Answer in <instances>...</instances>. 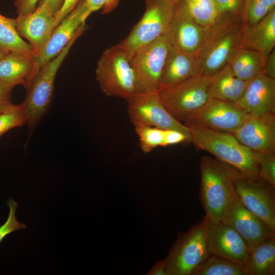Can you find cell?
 I'll use <instances>...</instances> for the list:
<instances>
[{"label": "cell", "mask_w": 275, "mask_h": 275, "mask_svg": "<svg viewBox=\"0 0 275 275\" xmlns=\"http://www.w3.org/2000/svg\"><path fill=\"white\" fill-rule=\"evenodd\" d=\"M244 26L241 16L222 15L207 28L196 54L199 75L212 77L227 64L233 51L241 46Z\"/></svg>", "instance_id": "cell-1"}, {"label": "cell", "mask_w": 275, "mask_h": 275, "mask_svg": "<svg viewBox=\"0 0 275 275\" xmlns=\"http://www.w3.org/2000/svg\"><path fill=\"white\" fill-rule=\"evenodd\" d=\"M190 142L215 156L245 176L259 177V166L254 153L241 144L231 133L209 128L188 126Z\"/></svg>", "instance_id": "cell-2"}, {"label": "cell", "mask_w": 275, "mask_h": 275, "mask_svg": "<svg viewBox=\"0 0 275 275\" xmlns=\"http://www.w3.org/2000/svg\"><path fill=\"white\" fill-rule=\"evenodd\" d=\"M87 28L85 22L81 24L62 51L39 68L26 90V95L22 103L28 114L26 125L30 136H31L34 129L50 106L55 78L58 70L75 41Z\"/></svg>", "instance_id": "cell-3"}, {"label": "cell", "mask_w": 275, "mask_h": 275, "mask_svg": "<svg viewBox=\"0 0 275 275\" xmlns=\"http://www.w3.org/2000/svg\"><path fill=\"white\" fill-rule=\"evenodd\" d=\"M95 75L100 89L107 96L126 100L139 93L131 56L119 44L102 52Z\"/></svg>", "instance_id": "cell-4"}, {"label": "cell", "mask_w": 275, "mask_h": 275, "mask_svg": "<svg viewBox=\"0 0 275 275\" xmlns=\"http://www.w3.org/2000/svg\"><path fill=\"white\" fill-rule=\"evenodd\" d=\"M200 201L205 216L221 221L234 191L230 166L208 156L200 161Z\"/></svg>", "instance_id": "cell-5"}, {"label": "cell", "mask_w": 275, "mask_h": 275, "mask_svg": "<svg viewBox=\"0 0 275 275\" xmlns=\"http://www.w3.org/2000/svg\"><path fill=\"white\" fill-rule=\"evenodd\" d=\"M175 4L164 0H145L144 13L129 35L119 43L132 54L168 33Z\"/></svg>", "instance_id": "cell-6"}, {"label": "cell", "mask_w": 275, "mask_h": 275, "mask_svg": "<svg viewBox=\"0 0 275 275\" xmlns=\"http://www.w3.org/2000/svg\"><path fill=\"white\" fill-rule=\"evenodd\" d=\"M211 77L197 75L158 91L168 111L184 122L201 108L209 99Z\"/></svg>", "instance_id": "cell-7"}, {"label": "cell", "mask_w": 275, "mask_h": 275, "mask_svg": "<svg viewBox=\"0 0 275 275\" xmlns=\"http://www.w3.org/2000/svg\"><path fill=\"white\" fill-rule=\"evenodd\" d=\"M210 255L203 220L180 235L164 260L167 275H191Z\"/></svg>", "instance_id": "cell-8"}, {"label": "cell", "mask_w": 275, "mask_h": 275, "mask_svg": "<svg viewBox=\"0 0 275 275\" xmlns=\"http://www.w3.org/2000/svg\"><path fill=\"white\" fill-rule=\"evenodd\" d=\"M171 45L167 33L132 54V64L139 93L158 92L162 73Z\"/></svg>", "instance_id": "cell-9"}, {"label": "cell", "mask_w": 275, "mask_h": 275, "mask_svg": "<svg viewBox=\"0 0 275 275\" xmlns=\"http://www.w3.org/2000/svg\"><path fill=\"white\" fill-rule=\"evenodd\" d=\"M235 192L242 204L275 230V187L245 176L230 166Z\"/></svg>", "instance_id": "cell-10"}, {"label": "cell", "mask_w": 275, "mask_h": 275, "mask_svg": "<svg viewBox=\"0 0 275 275\" xmlns=\"http://www.w3.org/2000/svg\"><path fill=\"white\" fill-rule=\"evenodd\" d=\"M126 101L128 115L133 126L143 125L179 130L186 134L190 142L189 127L168 111L158 92L137 93Z\"/></svg>", "instance_id": "cell-11"}, {"label": "cell", "mask_w": 275, "mask_h": 275, "mask_svg": "<svg viewBox=\"0 0 275 275\" xmlns=\"http://www.w3.org/2000/svg\"><path fill=\"white\" fill-rule=\"evenodd\" d=\"M206 243L210 255L221 257L242 268L249 250L243 238L230 226L205 216Z\"/></svg>", "instance_id": "cell-12"}, {"label": "cell", "mask_w": 275, "mask_h": 275, "mask_svg": "<svg viewBox=\"0 0 275 275\" xmlns=\"http://www.w3.org/2000/svg\"><path fill=\"white\" fill-rule=\"evenodd\" d=\"M221 222L238 232L246 243L249 252L260 243L275 236V230L247 209L235 190L229 199Z\"/></svg>", "instance_id": "cell-13"}, {"label": "cell", "mask_w": 275, "mask_h": 275, "mask_svg": "<svg viewBox=\"0 0 275 275\" xmlns=\"http://www.w3.org/2000/svg\"><path fill=\"white\" fill-rule=\"evenodd\" d=\"M248 116L234 103L209 98L184 124L232 133L244 123Z\"/></svg>", "instance_id": "cell-14"}, {"label": "cell", "mask_w": 275, "mask_h": 275, "mask_svg": "<svg viewBox=\"0 0 275 275\" xmlns=\"http://www.w3.org/2000/svg\"><path fill=\"white\" fill-rule=\"evenodd\" d=\"M231 133L253 152L275 153V113L249 115L244 123Z\"/></svg>", "instance_id": "cell-15"}, {"label": "cell", "mask_w": 275, "mask_h": 275, "mask_svg": "<svg viewBox=\"0 0 275 275\" xmlns=\"http://www.w3.org/2000/svg\"><path fill=\"white\" fill-rule=\"evenodd\" d=\"M91 13L86 0H81L77 3L55 28L43 52L38 58H35V74L43 64L62 51Z\"/></svg>", "instance_id": "cell-16"}, {"label": "cell", "mask_w": 275, "mask_h": 275, "mask_svg": "<svg viewBox=\"0 0 275 275\" xmlns=\"http://www.w3.org/2000/svg\"><path fill=\"white\" fill-rule=\"evenodd\" d=\"M207 28L189 14L183 0L175 4L174 16L168 32L171 45L196 54L203 41Z\"/></svg>", "instance_id": "cell-17"}, {"label": "cell", "mask_w": 275, "mask_h": 275, "mask_svg": "<svg viewBox=\"0 0 275 275\" xmlns=\"http://www.w3.org/2000/svg\"><path fill=\"white\" fill-rule=\"evenodd\" d=\"M19 35L26 39L38 58L47 44L55 29L54 16L41 6L32 13L15 18Z\"/></svg>", "instance_id": "cell-18"}, {"label": "cell", "mask_w": 275, "mask_h": 275, "mask_svg": "<svg viewBox=\"0 0 275 275\" xmlns=\"http://www.w3.org/2000/svg\"><path fill=\"white\" fill-rule=\"evenodd\" d=\"M235 104L250 115L275 113V78L261 72L249 81Z\"/></svg>", "instance_id": "cell-19"}, {"label": "cell", "mask_w": 275, "mask_h": 275, "mask_svg": "<svg viewBox=\"0 0 275 275\" xmlns=\"http://www.w3.org/2000/svg\"><path fill=\"white\" fill-rule=\"evenodd\" d=\"M199 75L196 55L171 45L162 73L159 90Z\"/></svg>", "instance_id": "cell-20"}, {"label": "cell", "mask_w": 275, "mask_h": 275, "mask_svg": "<svg viewBox=\"0 0 275 275\" xmlns=\"http://www.w3.org/2000/svg\"><path fill=\"white\" fill-rule=\"evenodd\" d=\"M35 58L17 52H9L0 59V81L13 88L28 89L36 73Z\"/></svg>", "instance_id": "cell-21"}, {"label": "cell", "mask_w": 275, "mask_h": 275, "mask_svg": "<svg viewBox=\"0 0 275 275\" xmlns=\"http://www.w3.org/2000/svg\"><path fill=\"white\" fill-rule=\"evenodd\" d=\"M267 57L275 46V9L254 25L245 24L241 46Z\"/></svg>", "instance_id": "cell-22"}, {"label": "cell", "mask_w": 275, "mask_h": 275, "mask_svg": "<svg viewBox=\"0 0 275 275\" xmlns=\"http://www.w3.org/2000/svg\"><path fill=\"white\" fill-rule=\"evenodd\" d=\"M249 81L238 78L227 64L211 77L209 87V98L233 103L242 96Z\"/></svg>", "instance_id": "cell-23"}, {"label": "cell", "mask_w": 275, "mask_h": 275, "mask_svg": "<svg viewBox=\"0 0 275 275\" xmlns=\"http://www.w3.org/2000/svg\"><path fill=\"white\" fill-rule=\"evenodd\" d=\"M266 59L258 51L239 46L231 53L227 64L238 78L250 81L264 71Z\"/></svg>", "instance_id": "cell-24"}, {"label": "cell", "mask_w": 275, "mask_h": 275, "mask_svg": "<svg viewBox=\"0 0 275 275\" xmlns=\"http://www.w3.org/2000/svg\"><path fill=\"white\" fill-rule=\"evenodd\" d=\"M242 270L244 275L275 274V236L260 243L249 252Z\"/></svg>", "instance_id": "cell-25"}, {"label": "cell", "mask_w": 275, "mask_h": 275, "mask_svg": "<svg viewBox=\"0 0 275 275\" xmlns=\"http://www.w3.org/2000/svg\"><path fill=\"white\" fill-rule=\"evenodd\" d=\"M0 49L6 52H17L36 58L31 45L18 34L15 18L0 14Z\"/></svg>", "instance_id": "cell-26"}, {"label": "cell", "mask_w": 275, "mask_h": 275, "mask_svg": "<svg viewBox=\"0 0 275 275\" xmlns=\"http://www.w3.org/2000/svg\"><path fill=\"white\" fill-rule=\"evenodd\" d=\"M189 14L199 24L209 27L222 16L215 0H183Z\"/></svg>", "instance_id": "cell-27"}, {"label": "cell", "mask_w": 275, "mask_h": 275, "mask_svg": "<svg viewBox=\"0 0 275 275\" xmlns=\"http://www.w3.org/2000/svg\"><path fill=\"white\" fill-rule=\"evenodd\" d=\"M191 275H244L242 268L221 257L210 255Z\"/></svg>", "instance_id": "cell-28"}, {"label": "cell", "mask_w": 275, "mask_h": 275, "mask_svg": "<svg viewBox=\"0 0 275 275\" xmlns=\"http://www.w3.org/2000/svg\"><path fill=\"white\" fill-rule=\"evenodd\" d=\"M133 126L144 152L148 153L158 147H162L164 129L143 125Z\"/></svg>", "instance_id": "cell-29"}, {"label": "cell", "mask_w": 275, "mask_h": 275, "mask_svg": "<svg viewBox=\"0 0 275 275\" xmlns=\"http://www.w3.org/2000/svg\"><path fill=\"white\" fill-rule=\"evenodd\" d=\"M28 117L22 103L12 104L0 114V138L9 130L26 124Z\"/></svg>", "instance_id": "cell-30"}, {"label": "cell", "mask_w": 275, "mask_h": 275, "mask_svg": "<svg viewBox=\"0 0 275 275\" xmlns=\"http://www.w3.org/2000/svg\"><path fill=\"white\" fill-rule=\"evenodd\" d=\"M259 166V177L275 187V153L254 152Z\"/></svg>", "instance_id": "cell-31"}, {"label": "cell", "mask_w": 275, "mask_h": 275, "mask_svg": "<svg viewBox=\"0 0 275 275\" xmlns=\"http://www.w3.org/2000/svg\"><path fill=\"white\" fill-rule=\"evenodd\" d=\"M268 12L265 0H252L245 12L243 20L246 25L251 26L260 21Z\"/></svg>", "instance_id": "cell-32"}, {"label": "cell", "mask_w": 275, "mask_h": 275, "mask_svg": "<svg viewBox=\"0 0 275 275\" xmlns=\"http://www.w3.org/2000/svg\"><path fill=\"white\" fill-rule=\"evenodd\" d=\"M7 205L10 211L7 221L0 227V242L9 234L26 228L24 224L18 222L16 218L15 213L18 204L10 198L7 201Z\"/></svg>", "instance_id": "cell-33"}, {"label": "cell", "mask_w": 275, "mask_h": 275, "mask_svg": "<svg viewBox=\"0 0 275 275\" xmlns=\"http://www.w3.org/2000/svg\"><path fill=\"white\" fill-rule=\"evenodd\" d=\"M221 15L241 16L242 18V0H215Z\"/></svg>", "instance_id": "cell-34"}, {"label": "cell", "mask_w": 275, "mask_h": 275, "mask_svg": "<svg viewBox=\"0 0 275 275\" xmlns=\"http://www.w3.org/2000/svg\"><path fill=\"white\" fill-rule=\"evenodd\" d=\"M120 1V0H86L92 13L101 9L103 14L113 11L118 6Z\"/></svg>", "instance_id": "cell-35"}, {"label": "cell", "mask_w": 275, "mask_h": 275, "mask_svg": "<svg viewBox=\"0 0 275 275\" xmlns=\"http://www.w3.org/2000/svg\"><path fill=\"white\" fill-rule=\"evenodd\" d=\"M183 142H190L188 138L184 133L174 129L164 130L162 147L173 145Z\"/></svg>", "instance_id": "cell-36"}, {"label": "cell", "mask_w": 275, "mask_h": 275, "mask_svg": "<svg viewBox=\"0 0 275 275\" xmlns=\"http://www.w3.org/2000/svg\"><path fill=\"white\" fill-rule=\"evenodd\" d=\"M40 0H15L14 6L17 16H22L34 12Z\"/></svg>", "instance_id": "cell-37"}, {"label": "cell", "mask_w": 275, "mask_h": 275, "mask_svg": "<svg viewBox=\"0 0 275 275\" xmlns=\"http://www.w3.org/2000/svg\"><path fill=\"white\" fill-rule=\"evenodd\" d=\"M13 87L0 81V114L8 108L13 103L11 95Z\"/></svg>", "instance_id": "cell-38"}, {"label": "cell", "mask_w": 275, "mask_h": 275, "mask_svg": "<svg viewBox=\"0 0 275 275\" xmlns=\"http://www.w3.org/2000/svg\"><path fill=\"white\" fill-rule=\"evenodd\" d=\"M81 0H65L61 9L54 15L55 28L68 15Z\"/></svg>", "instance_id": "cell-39"}, {"label": "cell", "mask_w": 275, "mask_h": 275, "mask_svg": "<svg viewBox=\"0 0 275 275\" xmlns=\"http://www.w3.org/2000/svg\"><path fill=\"white\" fill-rule=\"evenodd\" d=\"M65 0H40L37 6L45 9L51 15L54 16L62 8Z\"/></svg>", "instance_id": "cell-40"}, {"label": "cell", "mask_w": 275, "mask_h": 275, "mask_svg": "<svg viewBox=\"0 0 275 275\" xmlns=\"http://www.w3.org/2000/svg\"><path fill=\"white\" fill-rule=\"evenodd\" d=\"M264 72L275 78V50L273 49L267 56L264 69Z\"/></svg>", "instance_id": "cell-41"}, {"label": "cell", "mask_w": 275, "mask_h": 275, "mask_svg": "<svg viewBox=\"0 0 275 275\" xmlns=\"http://www.w3.org/2000/svg\"><path fill=\"white\" fill-rule=\"evenodd\" d=\"M147 274L167 275L164 260H160L158 261Z\"/></svg>", "instance_id": "cell-42"}, {"label": "cell", "mask_w": 275, "mask_h": 275, "mask_svg": "<svg viewBox=\"0 0 275 275\" xmlns=\"http://www.w3.org/2000/svg\"><path fill=\"white\" fill-rule=\"evenodd\" d=\"M268 6L269 12L275 9V0H265Z\"/></svg>", "instance_id": "cell-43"}, {"label": "cell", "mask_w": 275, "mask_h": 275, "mask_svg": "<svg viewBox=\"0 0 275 275\" xmlns=\"http://www.w3.org/2000/svg\"><path fill=\"white\" fill-rule=\"evenodd\" d=\"M252 0H242V5H243V7H242V19H243V15L245 13V12L249 5V4L251 3V2L252 1Z\"/></svg>", "instance_id": "cell-44"}, {"label": "cell", "mask_w": 275, "mask_h": 275, "mask_svg": "<svg viewBox=\"0 0 275 275\" xmlns=\"http://www.w3.org/2000/svg\"><path fill=\"white\" fill-rule=\"evenodd\" d=\"M164 1L169 2L173 3L174 4H176L177 3H178V2H179L180 1H181L182 0H164Z\"/></svg>", "instance_id": "cell-45"}, {"label": "cell", "mask_w": 275, "mask_h": 275, "mask_svg": "<svg viewBox=\"0 0 275 275\" xmlns=\"http://www.w3.org/2000/svg\"><path fill=\"white\" fill-rule=\"evenodd\" d=\"M7 52H6L2 49H0V59L3 57L4 55H5Z\"/></svg>", "instance_id": "cell-46"}]
</instances>
